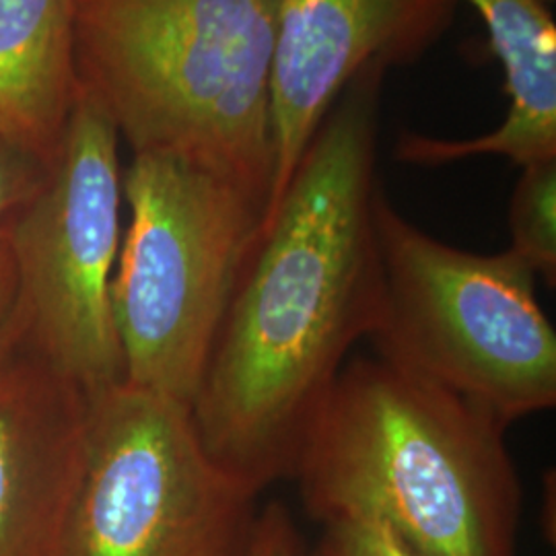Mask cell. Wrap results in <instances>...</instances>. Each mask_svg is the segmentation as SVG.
Returning <instances> with one entry per match:
<instances>
[{"label": "cell", "mask_w": 556, "mask_h": 556, "mask_svg": "<svg viewBox=\"0 0 556 556\" xmlns=\"http://www.w3.org/2000/svg\"><path fill=\"white\" fill-rule=\"evenodd\" d=\"M374 64L319 124L243 266L190 404L206 452L260 493L291 478L301 439L378 319Z\"/></svg>", "instance_id": "cell-1"}, {"label": "cell", "mask_w": 556, "mask_h": 556, "mask_svg": "<svg viewBox=\"0 0 556 556\" xmlns=\"http://www.w3.org/2000/svg\"><path fill=\"white\" fill-rule=\"evenodd\" d=\"M507 427L378 357L349 358L301 439L307 516L381 521L418 556H517Z\"/></svg>", "instance_id": "cell-2"}, {"label": "cell", "mask_w": 556, "mask_h": 556, "mask_svg": "<svg viewBox=\"0 0 556 556\" xmlns=\"http://www.w3.org/2000/svg\"><path fill=\"white\" fill-rule=\"evenodd\" d=\"M280 0H79V87L137 153H167L268 200Z\"/></svg>", "instance_id": "cell-3"}, {"label": "cell", "mask_w": 556, "mask_h": 556, "mask_svg": "<svg viewBox=\"0 0 556 556\" xmlns=\"http://www.w3.org/2000/svg\"><path fill=\"white\" fill-rule=\"evenodd\" d=\"M381 298L369 340L397 369L484 410L507 429L556 404V334L536 275L511 250L443 243L376 199Z\"/></svg>", "instance_id": "cell-4"}, {"label": "cell", "mask_w": 556, "mask_h": 556, "mask_svg": "<svg viewBox=\"0 0 556 556\" xmlns=\"http://www.w3.org/2000/svg\"><path fill=\"white\" fill-rule=\"evenodd\" d=\"M130 225L112 307L124 383L192 404L266 217L238 181L167 153H137L122 176Z\"/></svg>", "instance_id": "cell-5"}, {"label": "cell", "mask_w": 556, "mask_h": 556, "mask_svg": "<svg viewBox=\"0 0 556 556\" xmlns=\"http://www.w3.org/2000/svg\"><path fill=\"white\" fill-rule=\"evenodd\" d=\"M260 495L206 452L188 404L119 383L91 397L54 556H245Z\"/></svg>", "instance_id": "cell-6"}, {"label": "cell", "mask_w": 556, "mask_h": 556, "mask_svg": "<svg viewBox=\"0 0 556 556\" xmlns=\"http://www.w3.org/2000/svg\"><path fill=\"white\" fill-rule=\"evenodd\" d=\"M118 147L116 126L79 87L48 178L2 233L21 349L89 397L124 383L112 307L124 200Z\"/></svg>", "instance_id": "cell-7"}, {"label": "cell", "mask_w": 556, "mask_h": 556, "mask_svg": "<svg viewBox=\"0 0 556 556\" xmlns=\"http://www.w3.org/2000/svg\"><path fill=\"white\" fill-rule=\"evenodd\" d=\"M457 0H280L273 59L277 206L319 124L374 64L420 59L452 25ZM264 217V220H266Z\"/></svg>", "instance_id": "cell-8"}, {"label": "cell", "mask_w": 556, "mask_h": 556, "mask_svg": "<svg viewBox=\"0 0 556 556\" xmlns=\"http://www.w3.org/2000/svg\"><path fill=\"white\" fill-rule=\"evenodd\" d=\"M91 397L17 346L0 361V556H54Z\"/></svg>", "instance_id": "cell-9"}, {"label": "cell", "mask_w": 556, "mask_h": 556, "mask_svg": "<svg viewBox=\"0 0 556 556\" xmlns=\"http://www.w3.org/2000/svg\"><path fill=\"white\" fill-rule=\"evenodd\" d=\"M484 23L505 71L509 108L495 130L472 139L404 135L397 160L445 165L505 157L519 169L556 160V23L542 0H466Z\"/></svg>", "instance_id": "cell-10"}, {"label": "cell", "mask_w": 556, "mask_h": 556, "mask_svg": "<svg viewBox=\"0 0 556 556\" xmlns=\"http://www.w3.org/2000/svg\"><path fill=\"white\" fill-rule=\"evenodd\" d=\"M79 0H0V135L52 165L79 98Z\"/></svg>", "instance_id": "cell-11"}, {"label": "cell", "mask_w": 556, "mask_h": 556, "mask_svg": "<svg viewBox=\"0 0 556 556\" xmlns=\"http://www.w3.org/2000/svg\"><path fill=\"white\" fill-rule=\"evenodd\" d=\"M511 250L546 285L556 282V160L521 167L509 204Z\"/></svg>", "instance_id": "cell-12"}, {"label": "cell", "mask_w": 556, "mask_h": 556, "mask_svg": "<svg viewBox=\"0 0 556 556\" xmlns=\"http://www.w3.org/2000/svg\"><path fill=\"white\" fill-rule=\"evenodd\" d=\"M305 556H418L381 521L337 517L321 523V534Z\"/></svg>", "instance_id": "cell-13"}, {"label": "cell", "mask_w": 556, "mask_h": 556, "mask_svg": "<svg viewBox=\"0 0 556 556\" xmlns=\"http://www.w3.org/2000/svg\"><path fill=\"white\" fill-rule=\"evenodd\" d=\"M50 163L0 135V236L21 208L38 194Z\"/></svg>", "instance_id": "cell-14"}, {"label": "cell", "mask_w": 556, "mask_h": 556, "mask_svg": "<svg viewBox=\"0 0 556 556\" xmlns=\"http://www.w3.org/2000/svg\"><path fill=\"white\" fill-rule=\"evenodd\" d=\"M305 551L298 523L282 503L273 501L260 507L245 556H305Z\"/></svg>", "instance_id": "cell-15"}, {"label": "cell", "mask_w": 556, "mask_h": 556, "mask_svg": "<svg viewBox=\"0 0 556 556\" xmlns=\"http://www.w3.org/2000/svg\"><path fill=\"white\" fill-rule=\"evenodd\" d=\"M20 346L17 291L13 260L4 238L0 236V361Z\"/></svg>", "instance_id": "cell-16"}, {"label": "cell", "mask_w": 556, "mask_h": 556, "mask_svg": "<svg viewBox=\"0 0 556 556\" xmlns=\"http://www.w3.org/2000/svg\"><path fill=\"white\" fill-rule=\"evenodd\" d=\"M542 2H544V4H548V7H553V4H555V0H542Z\"/></svg>", "instance_id": "cell-17"}]
</instances>
